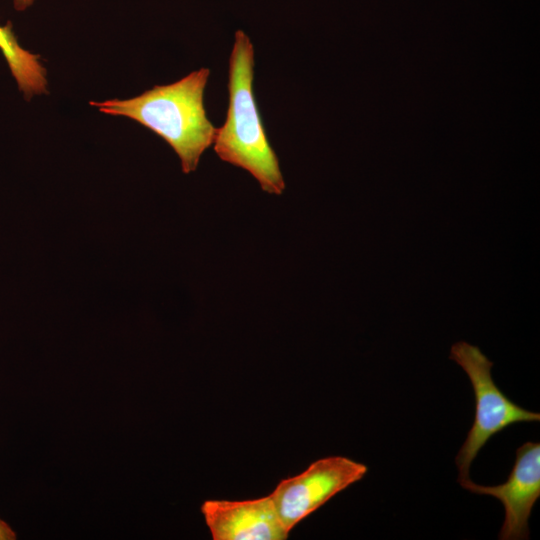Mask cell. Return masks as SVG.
I'll return each mask as SVG.
<instances>
[{"instance_id": "cell-8", "label": "cell", "mask_w": 540, "mask_h": 540, "mask_svg": "<svg viewBox=\"0 0 540 540\" xmlns=\"http://www.w3.org/2000/svg\"><path fill=\"white\" fill-rule=\"evenodd\" d=\"M16 538V534L14 531L10 528L8 524H6L3 520L0 519V540H13Z\"/></svg>"}, {"instance_id": "cell-4", "label": "cell", "mask_w": 540, "mask_h": 540, "mask_svg": "<svg viewBox=\"0 0 540 540\" xmlns=\"http://www.w3.org/2000/svg\"><path fill=\"white\" fill-rule=\"evenodd\" d=\"M368 467L344 456H329L311 463L302 473L283 479L270 494L286 531L328 500L361 480Z\"/></svg>"}, {"instance_id": "cell-5", "label": "cell", "mask_w": 540, "mask_h": 540, "mask_svg": "<svg viewBox=\"0 0 540 540\" xmlns=\"http://www.w3.org/2000/svg\"><path fill=\"white\" fill-rule=\"evenodd\" d=\"M461 486L472 493L492 496L501 501L505 517L499 539H528V520L540 497L539 442H526L517 449L514 466L503 484L483 486L470 479Z\"/></svg>"}, {"instance_id": "cell-1", "label": "cell", "mask_w": 540, "mask_h": 540, "mask_svg": "<svg viewBox=\"0 0 540 540\" xmlns=\"http://www.w3.org/2000/svg\"><path fill=\"white\" fill-rule=\"evenodd\" d=\"M209 76L210 70L202 67L136 97L90 101V105L108 115L130 118L159 135L179 157L183 173L189 174L197 169L216 135L204 107Z\"/></svg>"}, {"instance_id": "cell-2", "label": "cell", "mask_w": 540, "mask_h": 540, "mask_svg": "<svg viewBox=\"0 0 540 540\" xmlns=\"http://www.w3.org/2000/svg\"><path fill=\"white\" fill-rule=\"evenodd\" d=\"M254 66L251 39L236 30L229 58L226 120L217 128L212 146L222 161L250 173L264 192L281 195L285 180L258 110Z\"/></svg>"}, {"instance_id": "cell-7", "label": "cell", "mask_w": 540, "mask_h": 540, "mask_svg": "<svg viewBox=\"0 0 540 540\" xmlns=\"http://www.w3.org/2000/svg\"><path fill=\"white\" fill-rule=\"evenodd\" d=\"M0 50L26 99L47 93L46 69L39 55L25 50L19 44L10 23L0 26Z\"/></svg>"}, {"instance_id": "cell-6", "label": "cell", "mask_w": 540, "mask_h": 540, "mask_svg": "<svg viewBox=\"0 0 540 540\" xmlns=\"http://www.w3.org/2000/svg\"><path fill=\"white\" fill-rule=\"evenodd\" d=\"M201 511L214 540L288 538L270 495L243 501L208 500Z\"/></svg>"}, {"instance_id": "cell-9", "label": "cell", "mask_w": 540, "mask_h": 540, "mask_svg": "<svg viewBox=\"0 0 540 540\" xmlns=\"http://www.w3.org/2000/svg\"><path fill=\"white\" fill-rule=\"evenodd\" d=\"M35 0H13V6L17 11H24L29 8Z\"/></svg>"}, {"instance_id": "cell-3", "label": "cell", "mask_w": 540, "mask_h": 540, "mask_svg": "<svg viewBox=\"0 0 540 540\" xmlns=\"http://www.w3.org/2000/svg\"><path fill=\"white\" fill-rule=\"evenodd\" d=\"M449 357L466 372L475 397L474 421L455 458L462 484L470 480V466L492 436L518 422H538L540 414L520 407L498 388L491 375L493 362L477 346L454 343Z\"/></svg>"}]
</instances>
